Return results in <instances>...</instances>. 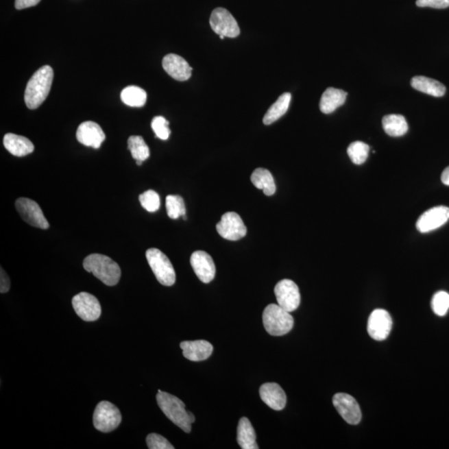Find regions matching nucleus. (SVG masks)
<instances>
[{
	"mask_svg": "<svg viewBox=\"0 0 449 449\" xmlns=\"http://www.w3.org/2000/svg\"><path fill=\"white\" fill-rule=\"evenodd\" d=\"M383 128L390 136H402L407 134L409 126L404 116L390 114L385 116L382 121Z\"/></svg>",
	"mask_w": 449,
	"mask_h": 449,
	"instance_id": "nucleus-24",
	"label": "nucleus"
},
{
	"mask_svg": "<svg viewBox=\"0 0 449 449\" xmlns=\"http://www.w3.org/2000/svg\"><path fill=\"white\" fill-rule=\"evenodd\" d=\"M291 101V95L290 93H284L282 95H280L276 103L265 113L263 119L264 124L271 125L286 114L289 107H290Z\"/></svg>",
	"mask_w": 449,
	"mask_h": 449,
	"instance_id": "nucleus-25",
	"label": "nucleus"
},
{
	"mask_svg": "<svg viewBox=\"0 0 449 449\" xmlns=\"http://www.w3.org/2000/svg\"><path fill=\"white\" fill-rule=\"evenodd\" d=\"M441 180H442L444 185L449 186V167L443 171L442 175H441Z\"/></svg>",
	"mask_w": 449,
	"mask_h": 449,
	"instance_id": "nucleus-38",
	"label": "nucleus"
},
{
	"mask_svg": "<svg viewBox=\"0 0 449 449\" xmlns=\"http://www.w3.org/2000/svg\"><path fill=\"white\" fill-rule=\"evenodd\" d=\"M275 295L280 307L288 312L298 309L300 304L299 287L294 281L284 279L277 283L275 287Z\"/></svg>",
	"mask_w": 449,
	"mask_h": 449,
	"instance_id": "nucleus-10",
	"label": "nucleus"
},
{
	"mask_svg": "<svg viewBox=\"0 0 449 449\" xmlns=\"http://www.w3.org/2000/svg\"><path fill=\"white\" fill-rule=\"evenodd\" d=\"M190 261L195 274L203 283L208 284L213 280L216 276V267L209 254L202 251L195 252Z\"/></svg>",
	"mask_w": 449,
	"mask_h": 449,
	"instance_id": "nucleus-15",
	"label": "nucleus"
},
{
	"mask_svg": "<svg viewBox=\"0 0 449 449\" xmlns=\"http://www.w3.org/2000/svg\"><path fill=\"white\" fill-rule=\"evenodd\" d=\"M41 0H15V8L21 10L27 9V8L37 5Z\"/></svg>",
	"mask_w": 449,
	"mask_h": 449,
	"instance_id": "nucleus-37",
	"label": "nucleus"
},
{
	"mask_svg": "<svg viewBox=\"0 0 449 449\" xmlns=\"http://www.w3.org/2000/svg\"><path fill=\"white\" fill-rule=\"evenodd\" d=\"M217 232L228 241L241 240L247 235V230L239 215L236 213H226L217 225Z\"/></svg>",
	"mask_w": 449,
	"mask_h": 449,
	"instance_id": "nucleus-11",
	"label": "nucleus"
},
{
	"mask_svg": "<svg viewBox=\"0 0 449 449\" xmlns=\"http://www.w3.org/2000/svg\"><path fill=\"white\" fill-rule=\"evenodd\" d=\"M411 86L417 91L435 97H443L446 93V88L443 84L424 76L413 77Z\"/></svg>",
	"mask_w": 449,
	"mask_h": 449,
	"instance_id": "nucleus-22",
	"label": "nucleus"
},
{
	"mask_svg": "<svg viewBox=\"0 0 449 449\" xmlns=\"http://www.w3.org/2000/svg\"><path fill=\"white\" fill-rule=\"evenodd\" d=\"M347 93L341 89L329 88L324 92L320 99V111L325 114H330L345 103Z\"/></svg>",
	"mask_w": 449,
	"mask_h": 449,
	"instance_id": "nucleus-21",
	"label": "nucleus"
},
{
	"mask_svg": "<svg viewBox=\"0 0 449 449\" xmlns=\"http://www.w3.org/2000/svg\"><path fill=\"white\" fill-rule=\"evenodd\" d=\"M180 347L183 351V356L195 362L206 361L212 355L213 351L212 343L203 339L183 341L180 343Z\"/></svg>",
	"mask_w": 449,
	"mask_h": 449,
	"instance_id": "nucleus-19",
	"label": "nucleus"
},
{
	"mask_svg": "<svg viewBox=\"0 0 449 449\" xmlns=\"http://www.w3.org/2000/svg\"><path fill=\"white\" fill-rule=\"evenodd\" d=\"M128 150L136 161L144 162L150 157V149L145 141L140 136H131L128 140Z\"/></svg>",
	"mask_w": 449,
	"mask_h": 449,
	"instance_id": "nucleus-28",
	"label": "nucleus"
},
{
	"mask_svg": "<svg viewBox=\"0 0 449 449\" xmlns=\"http://www.w3.org/2000/svg\"><path fill=\"white\" fill-rule=\"evenodd\" d=\"M15 206L22 219L29 225L44 230L49 228V221L37 202L29 198L21 197L15 202Z\"/></svg>",
	"mask_w": 449,
	"mask_h": 449,
	"instance_id": "nucleus-8",
	"label": "nucleus"
},
{
	"mask_svg": "<svg viewBox=\"0 0 449 449\" xmlns=\"http://www.w3.org/2000/svg\"><path fill=\"white\" fill-rule=\"evenodd\" d=\"M53 80V70L45 65L34 73L27 84L25 101L29 109H36L49 96Z\"/></svg>",
	"mask_w": 449,
	"mask_h": 449,
	"instance_id": "nucleus-1",
	"label": "nucleus"
},
{
	"mask_svg": "<svg viewBox=\"0 0 449 449\" xmlns=\"http://www.w3.org/2000/svg\"><path fill=\"white\" fill-rule=\"evenodd\" d=\"M432 309L437 315L444 316L449 309V294L445 291L437 292L432 299Z\"/></svg>",
	"mask_w": 449,
	"mask_h": 449,
	"instance_id": "nucleus-32",
	"label": "nucleus"
},
{
	"mask_svg": "<svg viewBox=\"0 0 449 449\" xmlns=\"http://www.w3.org/2000/svg\"><path fill=\"white\" fill-rule=\"evenodd\" d=\"M210 25L219 36L236 38L239 36L240 27L235 18L228 10L217 8L210 17Z\"/></svg>",
	"mask_w": 449,
	"mask_h": 449,
	"instance_id": "nucleus-7",
	"label": "nucleus"
},
{
	"mask_svg": "<svg viewBox=\"0 0 449 449\" xmlns=\"http://www.w3.org/2000/svg\"><path fill=\"white\" fill-rule=\"evenodd\" d=\"M139 202L143 208L149 213H155L160 208L159 195L155 191L148 190L141 194Z\"/></svg>",
	"mask_w": 449,
	"mask_h": 449,
	"instance_id": "nucleus-31",
	"label": "nucleus"
},
{
	"mask_svg": "<svg viewBox=\"0 0 449 449\" xmlns=\"http://www.w3.org/2000/svg\"><path fill=\"white\" fill-rule=\"evenodd\" d=\"M146 257L159 282L166 287L173 286L175 281V269L165 254L158 249L151 248L147 250Z\"/></svg>",
	"mask_w": 449,
	"mask_h": 449,
	"instance_id": "nucleus-5",
	"label": "nucleus"
},
{
	"mask_svg": "<svg viewBox=\"0 0 449 449\" xmlns=\"http://www.w3.org/2000/svg\"><path fill=\"white\" fill-rule=\"evenodd\" d=\"M166 208L167 216L171 219H178L186 216V206L182 197L178 195H169L166 198Z\"/></svg>",
	"mask_w": 449,
	"mask_h": 449,
	"instance_id": "nucleus-29",
	"label": "nucleus"
},
{
	"mask_svg": "<svg viewBox=\"0 0 449 449\" xmlns=\"http://www.w3.org/2000/svg\"><path fill=\"white\" fill-rule=\"evenodd\" d=\"M84 268L108 287H114L119 282V265L107 256L101 254L89 255L84 260Z\"/></svg>",
	"mask_w": 449,
	"mask_h": 449,
	"instance_id": "nucleus-3",
	"label": "nucleus"
},
{
	"mask_svg": "<svg viewBox=\"0 0 449 449\" xmlns=\"http://www.w3.org/2000/svg\"><path fill=\"white\" fill-rule=\"evenodd\" d=\"M136 165L141 166L142 165L143 162L141 161H136Z\"/></svg>",
	"mask_w": 449,
	"mask_h": 449,
	"instance_id": "nucleus-39",
	"label": "nucleus"
},
{
	"mask_svg": "<svg viewBox=\"0 0 449 449\" xmlns=\"http://www.w3.org/2000/svg\"><path fill=\"white\" fill-rule=\"evenodd\" d=\"M162 67L169 75L180 82L189 80L193 70L184 58L174 53L167 54L163 58Z\"/></svg>",
	"mask_w": 449,
	"mask_h": 449,
	"instance_id": "nucleus-17",
	"label": "nucleus"
},
{
	"mask_svg": "<svg viewBox=\"0 0 449 449\" xmlns=\"http://www.w3.org/2000/svg\"><path fill=\"white\" fill-rule=\"evenodd\" d=\"M252 182L256 189L263 191L267 196H272L276 191V183L271 171L265 169H257L252 175Z\"/></svg>",
	"mask_w": 449,
	"mask_h": 449,
	"instance_id": "nucleus-26",
	"label": "nucleus"
},
{
	"mask_svg": "<svg viewBox=\"0 0 449 449\" xmlns=\"http://www.w3.org/2000/svg\"><path fill=\"white\" fill-rule=\"evenodd\" d=\"M121 99L128 106L142 108L146 104L147 93L138 86H128L121 93Z\"/></svg>",
	"mask_w": 449,
	"mask_h": 449,
	"instance_id": "nucleus-27",
	"label": "nucleus"
},
{
	"mask_svg": "<svg viewBox=\"0 0 449 449\" xmlns=\"http://www.w3.org/2000/svg\"><path fill=\"white\" fill-rule=\"evenodd\" d=\"M72 304L76 314L84 321H95L101 313V304L95 295L81 292L74 296Z\"/></svg>",
	"mask_w": 449,
	"mask_h": 449,
	"instance_id": "nucleus-9",
	"label": "nucleus"
},
{
	"mask_svg": "<svg viewBox=\"0 0 449 449\" xmlns=\"http://www.w3.org/2000/svg\"><path fill=\"white\" fill-rule=\"evenodd\" d=\"M122 422V415L116 406L108 401H101L93 413V425L97 430L109 433L118 428Z\"/></svg>",
	"mask_w": 449,
	"mask_h": 449,
	"instance_id": "nucleus-6",
	"label": "nucleus"
},
{
	"mask_svg": "<svg viewBox=\"0 0 449 449\" xmlns=\"http://www.w3.org/2000/svg\"><path fill=\"white\" fill-rule=\"evenodd\" d=\"M157 402L164 415L174 424L186 433L191 432L195 416L191 412L186 411L185 404L181 400L158 389Z\"/></svg>",
	"mask_w": 449,
	"mask_h": 449,
	"instance_id": "nucleus-2",
	"label": "nucleus"
},
{
	"mask_svg": "<svg viewBox=\"0 0 449 449\" xmlns=\"http://www.w3.org/2000/svg\"><path fill=\"white\" fill-rule=\"evenodd\" d=\"M237 442L242 449H258L256 435L247 417H241L237 428Z\"/></svg>",
	"mask_w": 449,
	"mask_h": 449,
	"instance_id": "nucleus-23",
	"label": "nucleus"
},
{
	"mask_svg": "<svg viewBox=\"0 0 449 449\" xmlns=\"http://www.w3.org/2000/svg\"><path fill=\"white\" fill-rule=\"evenodd\" d=\"M333 404L339 415L347 423L352 425L359 424L362 419L361 408L350 394L339 393L333 398Z\"/></svg>",
	"mask_w": 449,
	"mask_h": 449,
	"instance_id": "nucleus-13",
	"label": "nucleus"
},
{
	"mask_svg": "<svg viewBox=\"0 0 449 449\" xmlns=\"http://www.w3.org/2000/svg\"><path fill=\"white\" fill-rule=\"evenodd\" d=\"M260 396L265 404L276 411H280L286 407V393L276 383H267L261 385Z\"/></svg>",
	"mask_w": 449,
	"mask_h": 449,
	"instance_id": "nucleus-18",
	"label": "nucleus"
},
{
	"mask_svg": "<svg viewBox=\"0 0 449 449\" xmlns=\"http://www.w3.org/2000/svg\"><path fill=\"white\" fill-rule=\"evenodd\" d=\"M393 321L388 311L382 309L374 311L368 320V333L376 341L387 339L392 330Z\"/></svg>",
	"mask_w": 449,
	"mask_h": 449,
	"instance_id": "nucleus-12",
	"label": "nucleus"
},
{
	"mask_svg": "<svg viewBox=\"0 0 449 449\" xmlns=\"http://www.w3.org/2000/svg\"><path fill=\"white\" fill-rule=\"evenodd\" d=\"M369 147L362 142H354L350 144L347 149V154L354 164L361 165L368 158Z\"/></svg>",
	"mask_w": 449,
	"mask_h": 449,
	"instance_id": "nucleus-30",
	"label": "nucleus"
},
{
	"mask_svg": "<svg viewBox=\"0 0 449 449\" xmlns=\"http://www.w3.org/2000/svg\"><path fill=\"white\" fill-rule=\"evenodd\" d=\"M3 145L15 157H25L32 154L34 150V144L29 139L14 134H8L5 136Z\"/></svg>",
	"mask_w": 449,
	"mask_h": 449,
	"instance_id": "nucleus-20",
	"label": "nucleus"
},
{
	"mask_svg": "<svg viewBox=\"0 0 449 449\" xmlns=\"http://www.w3.org/2000/svg\"><path fill=\"white\" fill-rule=\"evenodd\" d=\"M449 220V208L447 206H435L421 215L417 221L416 228L421 233H427L441 228Z\"/></svg>",
	"mask_w": 449,
	"mask_h": 449,
	"instance_id": "nucleus-14",
	"label": "nucleus"
},
{
	"mask_svg": "<svg viewBox=\"0 0 449 449\" xmlns=\"http://www.w3.org/2000/svg\"><path fill=\"white\" fill-rule=\"evenodd\" d=\"M147 444L150 449H173L169 440L158 433H150L147 437Z\"/></svg>",
	"mask_w": 449,
	"mask_h": 449,
	"instance_id": "nucleus-34",
	"label": "nucleus"
},
{
	"mask_svg": "<svg viewBox=\"0 0 449 449\" xmlns=\"http://www.w3.org/2000/svg\"><path fill=\"white\" fill-rule=\"evenodd\" d=\"M10 289V280L6 272L1 268V276H0V292L7 293Z\"/></svg>",
	"mask_w": 449,
	"mask_h": 449,
	"instance_id": "nucleus-36",
	"label": "nucleus"
},
{
	"mask_svg": "<svg viewBox=\"0 0 449 449\" xmlns=\"http://www.w3.org/2000/svg\"><path fill=\"white\" fill-rule=\"evenodd\" d=\"M151 128L155 132L156 136L159 139L167 140L169 138L171 134L169 122L163 117H155L151 121Z\"/></svg>",
	"mask_w": 449,
	"mask_h": 449,
	"instance_id": "nucleus-33",
	"label": "nucleus"
},
{
	"mask_svg": "<svg viewBox=\"0 0 449 449\" xmlns=\"http://www.w3.org/2000/svg\"><path fill=\"white\" fill-rule=\"evenodd\" d=\"M417 6L430 7L433 9H446L449 7V0H417Z\"/></svg>",
	"mask_w": 449,
	"mask_h": 449,
	"instance_id": "nucleus-35",
	"label": "nucleus"
},
{
	"mask_svg": "<svg viewBox=\"0 0 449 449\" xmlns=\"http://www.w3.org/2000/svg\"><path fill=\"white\" fill-rule=\"evenodd\" d=\"M77 141L83 145L99 149L104 142L105 134L99 124L91 122H84L80 125L76 132Z\"/></svg>",
	"mask_w": 449,
	"mask_h": 449,
	"instance_id": "nucleus-16",
	"label": "nucleus"
},
{
	"mask_svg": "<svg viewBox=\"0 0 449 449\" xmlns=\"http://www.w3.org/2000/svg\"><path fill=\"white\" fill-rule=\"evenodd\" d=\"M263 319L265 330L273 337L287 335L294 326V319L290 312L279 304H269L263 312Z\"/></svg>",
	"mask_w": 449,
	"mask_h": 449,
	"instance_id": "nucleus-4",
	"label": "nucleus"
}]
</instances>
